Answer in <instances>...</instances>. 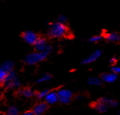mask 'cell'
<instances>
[{"instance_id": "1", "label": "cell", "mask_w": 120, "mask_h": 115, "mask_svg": "<svg viewBox=\"0 0 120 115\" xmlns=\"http://www.w3.org/2000/svg\"><path fill=\"white\" fill-rule=\"evenodd\" d=\"M68 32V28L65 25L57 22L50 25L48 35L51 38H62L67 36Z\"/></svg>"}, {"instance_id": "2", "label": "cell", "mask_w": 120, "mask_h": 115, "mask_svg": "<svg viewBox=\"0 0 120 115\" xmlns=\"http://www.w3.org/2000/svg\"><path fill=\"white\" fill-rule=\"evenodd\" d=\"M48 56V54L43 51H37L28 54L25 58V62L28 65H35L39 62L45 60Z\"/></svg>"}, {"instance_id": "3", "label": "cell", "mask_w": 120, "mask_h": 115, "mask_svg": "<svg viewBox=\"0 0 120 115\" xmlns=\"http://www.w3.org/2000/svg\"><path fill=\"white\" fill-rule=\"evenodd\" d=\"M4 83L8 88H16L19 86L20 82L16 76L15 73L11 71L8 73L5 80L4 81Z\"/></svg>"}, {"instance_id": "4", "label": "cell", "mask_w": 120, "mask_h": 115, "mask_svg": "<svg viewBox=\"0 0 120 115\" xmlns=\"http://www.w3.org/2000/svg\"><path fill=\"white\" fill-rule=\"evenodd\" d=\"M58 95V100L61 103L63 104H68L71 101L73 97L72 92L65 88H61L57 91Z\"/></svg>"}, {"instance_id": "5", "label": "cell", "mask_w": 120, "mask_h": 115, "mask_svg": "<svg viewBox=\"0 0 120 115\" xmlns=\"http://www.w3.org/2000/svg\"><path fill=\"white\" fill-rule=\"evenodd\" d=\"M34 46L37 51H43L48 54L51 51V46L48 45L46 40L43 38H38L34 44Z\"/></svg>"}, {"instance_id": "6", "label": "cell", "mask_w": 120, "mask_h": 115, "mask_svg": "<svg viewBox=\"0 0 120 115\" xmlns=\"http://www.w3.org/2000/svg\"><path fill=\"white\" fill-rule=\"evenodd\" d=\"M101 55V50L99 49H97L94 50L93 53H91L88 57H87L86 58L83 59L82 63L84 64V65H88V64H90L97 60L100 57Z\"/></svg>"}, {"instance_id": "7", "label": "cell", "mask_w": 120, "mask_h": 115, "mask_svg": "<svg viewBox=\"0 0 120 115\" xmlns=\"http://www.w3.org/2000/svg\"><path fill=\"white\" fill-rule=\"evenodd\" d=\"M22 38L27 43L30 45H34L36 40L38 39V36L36 35L33 31H25L22 35Z\"/></svg>"}, {"instance_id": "8", "label": "cell", "mask_w": 120, "mask_h": 115, "mask_svg": "<svg viewBox=\"0 0 120 115\" xmlns=\"http://www.w3.org/2000/svg\"><path fill=\"white\" fill-rule=\"evenodd\" d=\"M45 103L48 105H52V104L56 103L57 101H59L57 92L54 91H49L48 94L46 95V96L45 97Z\"/></svg>"}, {"instance_id": "9", "label": "cell", "mask_w": 120, "mask_h": 115, "mask_svg": "<svg viewBox=\"0 0 120 115\" xmlns=\"http://www.w3.org/2000/svg\"><path fill=\"white\" fill-rule=\"evenodd\" d=\"M101 81L105 82H108V83H113L117 79V74L113 72L110 73H104L101 75Z\"/></svg>"}, {"instance_id": "10", "label": "cell", "mask_w": 120, "mask_h": 115, "mask_svg": "<svg viewBox=\"0 0 120 115\" xmlns=\"http://www.w3.org/2000/svg\"><path fill=\"white\" fill-rule=\"evenodd\" d=\"M92 107H93V108H94L96 111H98L99 113L106 112L108 111V105L105 103H103L102 101H101L100 100L94 103L93 105H92Z\"/></svg>"}, {"instance_id": "11", "label": "cell", "mask_w": 120, "mask_h": 115, "mask_svg": "<svg viewBox=\"0 0 120 115\" xmlns=\"http://www.w3.org/2000/svg\"><path fill=\"white\" fill-rule=\"evenodd\" d=\"M104 37L108 42H119L120 41V34L117 33V32H110V33H106Z\"/></svg>"}, {"instance_id": "12", "label": "cell", "mask_w": 120, "mask_h": 115, "mask_svg": "<svg viewBox=\"0 0 120 115\" xmlns=\"http://www.w3.org/2000/svg\"><path fill=\"white\" fill-rule=\"evenodd\" d=\"M46 110H47V103H41L35 105V107L33 109V112L34 114L40 115L45 113L46 111Z\"/></svg>"}, {"instance_id": "13", "label": "cell", "mask_w": 120, "mask_h": 115, "mask_svg": "<svg viewBox=\"0 0 120 115\" xmlns=\"http://www.w3.org/2000/svg\"><path fill=\"white\" fill-rule=\"evenodd\" d=\"M101 101H102L103 103H105L108 107H116L117 106L118 103L117 101L115 100L110 99V98H107V97H101L99 99Z\"/></svg>"}, {"instance_id": "14", "label": "cell", "mask_w": 120, "mask_h": 115, "mask_svg": "<svg viewBox=\"0 0 120 115\" xmlns=\"http://www.w3.org/2000/svg\"><path fill=\"white\" fill-rule=\"evenodd\" d=\"M2 68L3 69V70L7 72V73H9V72H11L13 71V63L10 61V60H8V61H6V62H4L3 64H2Z\"/></svg>"}, {"instance_id": "15", "label": "cell", "mask_w": 120, "mask_h": 115, "mask_svg": "<svg viewBox=\"0 0 120 115\" xmlns=\"http://www.w3.org/2000/svg\"><path fill=\"white\" fill-rule=\"evenodd\" d=\"M87 83L93 86H100L101 85V80L96 77H90L87 80Z\"/></svg>"}, {"instance_id": "16", "label": "cell", "mask_w": 120, "mask_h": 115, "mask_svg": "<svg viewBox=\"0 0 120 115\" xmlns=\"http://www.w3.org/2000/svg\"><path fill=\"white\" fill-rule=\"evenodd\" d=\"M19 94L24 95L25 96H26V97H30V96H32L34 94V92L30 88H25L23 90H21L19 91Z\"/></svg>"}, {"instance_id": "17", "label": "cell", "mask_w": 120, "mask_h": 115, "mask_svg": "<svg viewBox=\"0 0 120 115\" xmlns=\"http://www.w3.org/2000/svg\"><path fill=\"white\" fill-rule=\"evenodd\" d=\"M103 36L101 35H96V36H93L89 39V41L92 43H96L99 42V41H101V39H102Z\"/></svg>"}, {"instance_id": "18", "label": "cell", "mask_w": 120, "mask_h": 115, "mask_svg": "<svg viewBox=\"0 0 120 115\" xmlns=\"http://www.w3.org/2000/svg\"><path fill=\"white\" fill-rule=\"evenodd\" d=\"M51 79V76L48 73H45L41 77H40L39 79L37 80V82L38 83H40V82H46V81H48Z\"/></svg>"}, {"instance_id": "19", "label": "cell", "mask_w": 120, "mask_h": 115, "mask_svg": "<svg viewBox=\"0 0 120 115\" xmlns=\"http://www.w3.org/2000/svg\"><path fill=\"white\" fill-rule=\"evenodd\" d=\"M8 73L4 71L2 67L0 68V83H4V81L5 80Z\"/></svg>"}, {"instance_id": "20", "label": "cell", "mask_w": 120, "mask_h": 115, "mask_svg": "<svg viewBox=\"0 0 120 115\" xmlns=\"http://www.w3.org/2000/svg\"><path fill=\"white\" fill-rule=\"evenodd\" d=\"M18 113H19V111H18L17 108L15 106L10 107L8 111V114L9 115H16V114H18Z\"/></svg>"}, {"instance_id": "21", "label": "cell", "mask_w": 120, "mask_h": 115, "mask_svg": "<svg viewBox=\"0 0 120 115\" xmlns=\"http://www.w3.org/2000/svg\"><path fill=\"white\" fill-rule=\"evenodd\" d=\"M49 92V90H43L39 91L37 94V96L39 99H45V97L46 96V95L48 94V93Z\"/></svg>"}, {"instance_id": "22", "label": "cell", "mask_w": 120, "mask_h": 115, "mask_svg": "<svg viewBox=\"0 0 120 115\" xmlns=\"http://www.w3.org/2000/svg\"><path fill=\"white\" fill-rule=\"evenodd\" d=\"M58 22H61V23H63V24H65V22H67V18H66V16H64V15H60L58 17Z\"/></svg>"}, {"instance_id": "23", "label": "cell", "mask_w": 120, "mask_h": 115, "mask_svg": "<svg viewBox=\"0 0 120 115\" xmlns=\"http://www.w3.org/2000/svg\"><path fill=\"white\" fill-rule=\"evenodd\" d=\"M111 71L116 73L118 75L119 73H120V66H116V65H113L112 68H111Z\"/></svg>"}, {"instance_id": "24", "label": "cell", "mask_w": 120, "mask_h": 115, "mask_svg": "<svg viewBox=\"0 0 120 115\" xmlns=\"http://www.w3.org/2000/svg\"><path fill=\"white\" fill-rule=\"evenodd\" d=\"M116 62H117V59L115 57H112L111 59H110V62L113 65H114L116 63Z\"/></svg>"}, {"instance_id": "25", "label": "cell", "mask_w": 120, "mask_h": 115, "mask_svg": "<svg viewBox=\"0 0 120 115\" xmlns=\"http://www.w3.org/2000/svg\"><path fill=\"white\" fill-rule=\"evenodd\" d=\"M24 114H25V115H33V114H34L33 111H27L25 112Z\"/></svg>"}, {"instance_id": "26", "label": "cell", "mask_w": 120, "mask_h": 115, "mask_svg": "<svg viewBox=\"0 0 120 115\" xmlns=\"http://www.w3.org/2000/svg\"><path fill=\"white\" fill-rule=\"evenodd\" d=\"M1 98H2V94L0 93V99H1Z\"/></svg>"}, {"instance_id": "27", "label": "cell", "mask_w": 120, "mask_h": 115, "mask_svg": "<svg viewBox=\"0 0 120 115\" xmlns=\"http://www.w3.org/2000/svg\"><path fill=\"white\" fill-rule=\"evenodd\" d=\"M119 114H120V110H119Z\"/></svg>"}]
</instances>
